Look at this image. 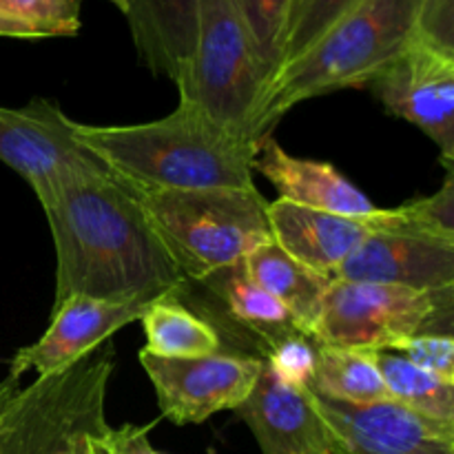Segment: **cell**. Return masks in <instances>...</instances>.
I'll return each mask as SVG.
<instances>
[{"label": "cell", "mask_w": 454, "mask_h": 454, "mask_svg": "<svg viewBox=\"0 0 454 454\" xmlns=\"http://www.w3.org/2000/svg\"><path fill=\"white\" fill-rule=\"evenodd\" d=\"M266 213L273 242L293 260L328 279L335 278L337 269L381 224V208L372 217H346L279 198L269 202Z\"/></svg>", "instance_id": "14"}, {"label": "cell", "mask_w": 454, "mask_h": 454, "mask_svg": "<svg viewBox=\"0 0 454 454\" xmlns=\"http://www.w3.org/2000/svg\"><path fill=\"white\" fill-rule=\"evenodd\" d=\"M424 235L454 244V176L448 171L442 189L397 208H381V229Z\"/></svg>", "instance_id": "22"}, {"label": "cell", "mask_w": 454, "mask_h": 454, "mask_svg": "<svg viewBox=\"0 0 454 454\" xmlns=\"http://www.w3.org/2000/svg\"><path fill=\"white\" fill-rule=\"evenodd\" d=\"M80 145L131 189H255L260 142L235 133L182 102L153 122L98 127L74 120Z\"/></svg>", "instance_id": "2"}, {"label": "cell", "mask_w": 454, "mask_h": 454, "mask_svg": "<svg viewBox=\"0 0 454 454\" xmlns=\"http://www.w3.org/2000/svg\"><path fill=\"white\" fill-rule=\"evenodd\" d=\"M273 74L262 60L235 0H200L198 40L176 78L182 102L222 127L260 142L262 109Z\"/></svg>", "instance_id": "5"}, {"label": "cell", "mask_w": 454, "mask_h": 454, "mask_svg": "<svg viewBox=\"0 0 454 454\" xmlns=\"http://www.w3.org/2000/svg\"><path fill=\"white\" fill-rule=\"evenodd\" d=\"M133 191L189 284H204L273 239L269 202L257 189Z\"/></svg>", "instance_id": "4"}, {"label": "cell", "mask_w": 454, "mask_h": 454, "mask_svg": "<svg viewBox=\"0 0 454 454\" xmlns=\"http://www.w3.org/2000/svg\"><path fill=\"white\" fill-rule=\"evenodd\" d=\"M357 3L362 0H301L300 7L293 12L291 20H288L279 69L300 58L306 49L313 47Z\"/></svg>", "instance_id": "24"}, {"label": "cell", "mask_w": 454, "mask_h": 454, "mask_svg": "<svg viewBox=\"0 0 454 454\" xmlns=\"http://www.w3.org/2000/svg\"><path fill=\"white\" fill-rule=\"evenodd\" d=\"M3 393H4V381H3V384H0V397H3Z\"/></svg>", "instance_id": "34"}, {"label": "cell", "mask_w": 454, "mask_h": 454, "mask_svg": "<svg viewBox=\"0 0 454 454\" xmlns=\"http://www.w3.org/2000/svg\"><path fill=\"white\" fill-rule=\"evenodd\" d=\"M393 353H399L415 366L442 377L454 384V335H415L395 344Z\"/></svg>", "instance_id": "27"}, {"label": "cell", "mask_w": 454, "mask_h": 454, "mask_svg": "<svg viewBox=\"0 0 454 454\" xmlns=\"http://www.w3.org/2000/svg\"><path fill=\"white\" fill-rule=\"evenodd\" d=\"M375 359L388 399L430 419L454 424V384L415 366L393 350H375Z\"/></svg>", "instance_id": "21"}, {"label": "cell", "mask_w": 454, "mask_h": 454, "mask_svg": "<svg viewBox=\"0 0 454 454\" xmlns=\"http://www.w3.org/2000/svg\"><path fill=\"white\" fill-rule=\"evenodd\" d=\"M335 454H344V452H341V450H340V448H337V452H335Z\"/></svg>", "instance_id": "35"}, {"label": "cell", "mask_w": 454, "mask_h": 454, "mask_svg": "<svg viewBox=\"0 0 454 454\" xmlns=\"http://www.w3.org/2000/svg\"><path fill=\"white\" fill-rule=\"evenodd\" d=\"M146 335L142 350L164 359H193L222 350L220 331L208 319L180 301V295H162L140 317Z\"/></svg>", "instance_id": "19"}, {"label": "cell", "mask_w": 454, "mask_h": 454, "mask_svg": "<svg viewBox=\"0 0 454 454\" xmlns=\"http://www.w3.org/2000/svg\"><path fill=\"white\" fill-rule=\"evenodd\" d=\"M0 162L18 173L35 198L75 171L105 167L74 133V120L47 98L20 109L0 106Z\"/></svg>", "instance_id": "9"}, {"label": "cell", "mask_w": 454, "mask_h": 454, "mask_svg": "<svg viewBox=\"0 0 454 454\" xmlns=\"http://www.w3.org/2000/svg\"><path fill=\"white\" fill-rule=\"evenodd\" d=\"M333 279L446 291L454 288V244L399 231H375Z\"/></svg>", "instance_id": "13"}, {"label": "cell", "mask_w": 454, "mask_h": 454, "mask_svg": "<svg viewBox=\"0 0 454 454\" xmlns=\"http://www.w3.org/2000/svg\"><path fill=\"white\" fill-rule=\"evenodd\" d=\"M424 0H362L317 43L270 80L257 131L270 136L284 114L309 98L366 87L419 35Z\"/></svg>", "instance_id": "3"}, {"label": "cell", "mask_w": 454, "mask_h": 454, "mask_svg": "<svg viewBox=\"0 0 454 454\" xmlns=\"http://www.w3.org/2000/svg\"><path fill=\"white\" fill-rule=\"evenodd\" d=\"M204 286H208L213 295L220 297L229 317L238 322L244 331L251 333L264 350L300 333L291 313L270 293H266L260 284L248 278L242 262L208 278Z\"/></svg>", "instance_id": "18"}, {"label": "cell", "mask_w": 454, "mask_h": 454, "mask_svg": "<svg viewBox=\"0 0 454 454\" xmlns=\"http://www.w3.org/2000/svg\"><path fill=\"white\" fill-rule=\"evenodd\" d=\"M82 0H0V13L34 27L43 38H67L82 27Z\"/></svg>", "instance_id": "25"}, {"label": "cell", "mask_w": 454, "mask_h": 454, "mask_svg": "<svg viewBox=\"0 0 454 454\" xmlns=\"http://www.w3.org/2000/svg\"><path fill=\"white\" fill-rule=\"evenodd\" d=\"M106 433H109V430H106ZM106 433L100 434V437L93 439V442H91V450H89V454H109V448H106V442H105Z\"/></svg>", "instance_id": "31"}, {"label": "cell", "mask_w": 454, "mask_h": 454, "mask_svg": "<svg viewBox=\"0 0 454 454\" xmlns=\"http://www.w3.org/2000/svg\"><path fill=\"white\" fill-rule=\"evenodd\" d=\"M313 402L344 454H454V424L430 419L393 399L348 403L313 393Z\"/></svg>", "instance_id": "10"}, {"label": "cell", "mask_w": 454, "mask_h": 454, "mask_svg": "<svg viewBox=\"0 0 454 454\" xmlns=\"http://www.w3.org/2000/svg\"><path fill=\"white\" fill-rule=\"evenodd\" d=\"M155 428V421L145 426L124 424L120 428H109L105 442L109 454H164L155 450L149 442V433Z\"/></svg>", "instance_id": "29"}, {"label": "cell", "mask_w": 454, "mask_h": 454, "mask_svg": "<svg viewBox=\"0 0 454 454\" xmlns=\"http://www.w3.org/2000/svg\"><path fill=\"white\" fill-rule=\"evenodd\" d=\"M111 4H114V7H118L120 12H122V7H124V0H109Z\"/></svg>", "instance_id": "32"}, {"label": "cell", "mask_w": 454, "mask_h": 454, "mask_svg": "<svg viewBox=\"0 0 454 454\" xmlns=\"http://www.w3.org/2000/svg\"><path fill=\"white\" fill-rule=\"evenodd\" d=\"M122 13L146 69L176 82L193 56L200 0H124Z\"/></svg>", "instance_id": "16"}, {"label": "cell", "mask_w": 454, "mask_h": 454, "mask_svg": "<svg viewBox=\"0 0 454 454\" xmlns=\"http://www.w3.org/2000/svg\"><path fill=\"white\" fill-rule=\"evenodd\" d=\"M262 357L279 381L295 388H309L317 366V344L310 337L297 333L264 350Z\"/></svg>", "instance_id": "26"}, {"label": "cell", "mask_w": 454, "mask_h": 454, "mask_svg": "<svg viewBox=\"0 0 454 454\" xmlns=\"http://www.w3.org/2000/svg\"><path fill=\"white\" fill-rule=\"evenodd\" d=\"M300 3H301V0H293V12H295V9L300 7ZM293 12H291V16H293Z\"/></svg>", "instance_id": "33"}, {"label": "cell", "mask_w": 454, "mask_h": 454, "mask_svg": "<svg viewBox=\"0 0 454 454\" xmlns=\"http://www.w3.org/2000/svg\"><path fill=\"white\" fill-rule=\"evenodd\" d=\"M454 288L415 291L333 279L310 340L322 346L393 350L415 335H454Z\"/></svg>", "instance_id": "6"}, {"label": "cell", "mask_w": 454, "mask_h": 454, "mask_svg": "<svg viewBox=\"0 0 454 454\" xmlns=\"http://www.w3.org/2000/svg\"><path fill=\"white\" fill-rule=\"evenodd\" d=\"M0 38H25V40H38L43 35L34 29V27L25 25L20 20H13L0 13Z\"/></svg>", "instance_id": "30"}, {"label": "cell", "mask_w": 454, "mask_h": 454, "mask_svg": "<svg viewBox=\"0 0 454 454\" xmlns=\"http://www.w3.org/2000/svg\"><path fill=\"white\" fill-rule=\"evenodd\" d=\"M309 390L319 397L348 403L388 399V390L377 368L375 350L341 348V346L317 344V366Z\"/></svg>", "instance_id": "20"}, {"label": "cell", "mask_w": 454, "mask_h": 454, "mask_svg": "<svg viewBox=\"0 0 454 454\" xmlns=\"http://www.w3.org/2000/svg\"><path fill=\"white\" fill-rule=\"evenodd\" d=\"M235 415L248 426L262 454L337 452L335 439L315 408L313 393L279 381L266 364Z\"/></svg>", "instance_id": "12"}, {"label": "cell", "mask_w": 454, "mask_h": 454, "mask_svg": "<svg viewBox=\"0 0 454 454\" xmlns=\"http://www.w3.org/2000/svg\"><path fill=\"white\" fill-rule=\"evenodd\" d=\"M56 247V301L184 295L189 282L136 191L106 167L75 171L38 198Z\"/></svg>", "instance_id": "1"}, {"label": "cell", "mask_w": 454, "mask_h": 454, "mask_svg": "<svg viewBox=\"0 0 454 454\" xmlns=\"http://www.w3.org/2000/svg\"><path fill=\"white\" fill-rule=\"evenodd\" d=\"M235 4L239 16L247 22V29L262 60L275 75L282 62L284 35L291 20L293 0H235Z\"/></svg>", "instance_id": "23"}, {"label": "cell", "mask_w": 454, "mask_h": 454, "mask_svg": "<svg viewBox=\"0 0 454 454\" xmlns=\"http://www.w3.org/2000/svg\"><path fill=\"white\" fill-rule=\"evenodd\" d=\"M366 87L390 115L424 131L452 171L454 53L417 35Z\"/></svg>", "instance_id": "8"}, {"label": "cell", "mask_w": 454, "mask_h": 454, "mask_svg": "<svg viewBox=\"0 0 454 454\" xmlns=\"http://www.w3.org/2000/svg\"><path fill=\"white\" fill-rule=\"evenodd\" d=\"M253 171L264 176L279 200L346 217H372L380 208L335 164L291 155L273 136H264L253 158Z\"/></svg>", "instance_id": "15"}, {"label": "cell", "mask_w": 454, "mask_h": 454, "mask_svg": "<svg viewBox=\"0 0 454 454\" xmlns=\"http://www.w3.org/2000/svg\"><path fill=\"white\" fill-rule=\"evenodd\" d=\"M419 35L454 53V0H424L419 16Z\"/></svg>", "instance_id": "28"}, {"label": "cell", "mask_w": 454, "mask_h": 454, "mask_svg": "<svg viewBox=\"0 0 454 454\" xmlns=\"http://www.w3.org/2000/svg\"><path fill=\"white\" fill-rule=\"evenodd\" d=\"M155 300L158 297H133L122 301L93 300L84 295L65 297L53 304L51 324L40 340L13 355L7 377L20 381L29 371L38 372L40 377L71 366L109 341L120 328L140 322Z\"/></svg>", "instance_id": "11"}, {"label": "cell", "mask_w": 454, "mask_h": 454, "mask_svg": "<svg viewBox=\"0 0 454 454\" xmlns=\"http://www.w3.org/2000/svg\"><path fill=\"white\" fill-rule=\"evenodd\" d=\"M140 364L164 419L189 426L204 424L217 412L238 411L255 388L264 359L224 350L207 357L164 359L140 350Z\"/></svg>", "instance_id": "7"}, {"label": "cell", "mask_w": 454, "mask_h": 454, "mask_svg": "<svg viewBox=\"0 0 454 454\" xmlns=\"http://www.w3.org/2000/svg\"><path fill=\"white\" fill-rule=\"evenodd\" d=\"M244 270L255 284L275 297L291 313L293 322L306 337L313 335L322 313L324 297L333 279L315 273L293 260L273 239L260 244L244 257Z\"/></svg>", "instance_id": "17"}]
</instances>
